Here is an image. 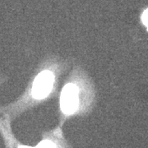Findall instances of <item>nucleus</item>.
<instances>
[{"label": "nucleus", "instance_id": "f03ea898", "mask_svg": "<svg viewBox=\"0 0 148 148\" xmlns=\"http://www.w3.org/2000/svg\"><path fill=\"white\" fill-rule=\"evenodd\" d=\"M54 77L49 71H44L39 74L34 81L32 86V95L36 99L46 97L53 88Z\"/></svg>", "mask_w": 148, "mask_h": 148}, {"label": "nucleus", "instance_id": "20e7f679", "mask_svg": "<svg viewBox=\"0 0 148 148\" xmlns=\"http://www.w3.org/2000/svg\"><path fill=\"white\" fill-rule=\"evenodd\" d=\"M142 20H143V22L144 23V25L147 26V27L148 28V9H147L143 12V16H142Z\"/></svg>", "mask_w": 148, "mask_h": 148}, {"label": "nucleus", "instance_id": "f257e3e1", "mask_svg": "<svg viewBox=\"0 0 148 148\" xmlns=\"http://www.w3.org/2000/svg\"><path fill=\"white\" fill-rule=\"evenodd\" d=\"M61 110L65 115L74 114L78 108V89L74 84H67L64 87L60 98Z\"/></svg>", "mask_w": 148, "mask_h": 148}, {"label": "nucleus", "instance_id": "7ed1b4c3", "mask_svg": "<svg viewBox=\"0 0 148 148\" xmlns=\"http://www.w3.org/2000/svg\"><path fill=\"white\" fill-rule=\"evenodd\" d=\"M36 148H59L56 142L52 139L45 138L37 145Z\"/></svg>", "mask_w": 148, "mask_h": 148}]
</instances>
